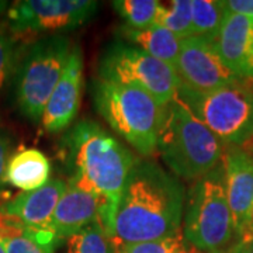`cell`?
<instances>
[{
  "mask_svg": "<svg viewBox=\"0 0 253 253\" xmlns=\"http://www.w3.org/2000/svg\"><path fill=\"white\" fill-rule=\"evenodd\" d=\"M186 190L159 163L136 159L126 177L114 222L116 245L158 241L180 232Z\"/></svg>",
  "mask_w": 253,
  "mask_h": 253,
  "instance_id": "1",
  "label": "cell"
},
{
  "mask_svg": "<svg viewBox=\"0 0 253 253\" xmlns=\"http://www.w3.org/2000/svg\"><path fill=\"white\" fill-rule=\"evenodd\" d=\"M63 165L106 204L103 226L114 239V222L126 177L136 158L99 123L81 120L59 144Z\"/></svg>",
  "mask_w": 253,
  "mask_h": 253,
  "instance_id": "2",
  "label": "cell"
},
{
  "mask_svg": "<svg viewBox=\"0 0 253 253\" xmlns=\"http://www.w3.org/2000/svg\"><path fill=\"white\" fill-rule=\"evenodd\" d=\"M224 146L177 97L163 106L158 152L176 177L196 181L212 172L224 161Z\"/></svg>",
  "mask_w": 253,
  "mask_h": 253,
  "instance_id": "3",
  "label": "cell"
},
{
  "mask_svg": "<svg viewBox=\"0 0 253 253\" xmlns=\"http://www.w3.org/2000/svg\"><path fill=\"white\" fill-rule=\"evenodd\" d=\"M183 238L199 253H229L238 244L222 163L190 187Z\"/></svg>",
  "mask_w": 253,
  "mask_h": 253,
  "instance_id": "4",
  "label": "cell"
},
{
  "mask_svg": "<svg viewBox=\"0 0 253 253\" xmlns=\"http://www.w3.org/2000/svg\"><path fill=\"white\" fill-rule=\"evenodd\" d=\"M94 109L118 135L144 156L158 149L163 107L138 87L96 79L91 83Z\"/></svg>",
  "mask_w": 253,
  "mask_h": 253,
  "instance_id": "5",
  "label": "cell"
},
{
  "mask_svg": "<svg viewBox=\"0 0 253 253\" xmlns=\"http://www.w3.org/2000/svg\"><path fill=\"white\" fill-rule=\"evenodd\" d=\"M72 49L66 36H46L33 42L18 58L13 82L14 101L18 111L31 123H41Z\"/></svg>",
  "mask_w": 253,
  "mask_h": 253,
  "instance_id": "6",
  "label": "cell"
},
{
  "mask_svg": "<svg viewBox=\"0 0 253 253\" xmlns=\"http://www.w3.org/2000/svg\"><path fill=\"white\" fill-rule=\"evenodd\" d=\"M177 99L224 145L242 148L253 138V90L241 82L210 91L180 83Z\"/></svg>",
  "mask_w": 253,
  "mask_h": 253,
  "instance_id": "7",
  "label": "cell"
},
{
  "mask_svg": "<svg viewBox=\"0 0 253 253\" xmlns=\"http://www.w3.org/2000/svg\"><path fill=\"white\" fill-rule=\"evenodd\" d=\"M97 78L138 87L162 107L177 97L180 86L177 72L170 65L124 41H116L106 48L99 61Z\"/></svg>",
  "mask_w": 253,
  "mask_h": 253,
  "instance_id": "8",
  "label": "cell"
},
{
  "mask_svg": "<svg viewBox=\"0 0 253 253\" xmlns=\"http://www.w3.org/2000/svg\"><path fill=\"white\" fill-rule=\"evenodd\" d=\"M99 7L91 0H24L7 13V30L13 36H36L72 31L89 21Z\"/></svg>",
  "mask_w": 253,
  "mask_h": 253,
  "instance_id": "9",
  "label": "cell"
},
{
  "mask_svg": "<svg viewBox=\"0 0 253 253\" xmlns=\"http://www.w3.org/2000/svg\"><path fill=\"white\" fill-rule=\"evenodd\" d=\"M176 72L181 84L197 91H210L241 82L219 59L207 40L187 37L181 40Z\"/></svg>",
  "mask_w": 253,
  "mask_h": 253,
  "instance_id": "10",
  "label": "cell"
},
{
  "mask_svg": "<svg viewBox=\"0 0 253 253\" xmlns=\"http://www.w3.org/2000/svg\"><path fill=\"white\" fill-rule=\"evenodd\" d=\"M106 204L99 194L75 177L66 180V190L55 208L51 229L58 238L69 239L93 222L104 221Z\"/></svg>",
  "mask_w": 253,
  "mask_h": 253,
  "instance_id": "11",
  "label": "cell"
},
{
  "mask_svg": "<svg viewBox=\"0 0 253 253\" xmlns=\"http://www.w3.org/2000/svg\"><path fill=\"white\" fill-rule=\"evenodd\" d=\"M83 91V54L79 45L73 46L68 65L55 90L46 103L41 126L48 134L68 129L78 116Z\"/></svg>",
  "mask_w": 253,
  "mask_h": 253,
  "instance_id": "12",
  "label": "cell"
},
{
  "mask_svg": "<svg viewBox=\"0 0 253 253\" xmlns=\"http://www.w3.org/2000/svg\"><path fill=\"white\" fill-rule=\"evenodd\" d=\"M224 173L228 204L236 235H241L253 208V158L244 148L228 146L224 155Z\"/></svg>",
  "mask_w": 253,
  "mask_h": 253,
  "instance_id": "13",
  "label": "cell"
},
{
  "mask_svg": "<svg viewBox=\"0 0 253 253\" xmlns=\"http://www.w3.org/2000/svg\"><path fill=\"white\" fill-rule=\"evenodd\" d=\"M65 190L66 181L51 179L41 189L21 193L13 200L6 201L0 207V211L31 229L52 232L51 221Z\"/></svg>",
  "mask_w": 253,
  "mask_h": 253,
  "instance_id": "14",
  "label": "cell"
},
{
  "mask_svg": "<svg viewBox=\"0 0 253 253\" xmlns=\"http://www.w3.org/2000/svg\"><path fill=\"white\" fill-rule=\"evenodd\" d=\"M253 41V18L228 13L210 42L219 59L239 79L248 78V58Z\"/></svg>",
  "mask_w": 253,
  "mask_h": 253,
  "instance_id": "15",
  "label": "cell"
},
{
  "mask_svg": "<svg viewBox=\"0 0 253 253\" xmlns=\"http://www.w3.org/2000/svg\"><path fill=\"white\" fill-rule=\"evenodd\" d=\"M51 162L37 148H20L10 156L4 180L24 193L41 189L49 181Z\"/></svg>",
  "mask_w": 253,
  "mask_h": 253,
  "instance_id": "16",
  "label": "cell"
},
{
  "mask_svg": "<svg viewBox=\"0 0 253 253\" xmlns=\"http://www.w3.org/2000/svg\"><path fill=\"white\" fill-rule=\"evenodd\" d=\"M0 241L6 253H54V232L31 229L0 211Z\"/></svg>",
  "mask_w": 253,
  "mask_h": 253,
  "instance_id": "17",
  "label": "cell"
},
{
  "mask_svg": "<svg viewBox=\"0 0 253 253\" xmlns=\"http://www.w3.org/2000/svg\"><path fill=\"white\" fill-rule=\"evenodd\" d=\"M118 33L121 38L126 40V44L144 49L146 54L152 55L156 59L170 65L176 71V65L180 54L181 40L169 30L159 24L146 30H132L123 26L120 27Z\"/></svg>",
  "mask_w": 253,
  "mask_h": 253,
  "instance_id": "18",
  "label": "cell"
},
{
  "mask_svg": "<svg viewBox=\"0 0 253 253\" xmlns=\"http://www.w3.org/2000/svg\"><path fill=\"white\" fill-rule=\"evenodd\" d=\"M113 7L126 21V27L146 30L156 26L162 14L163 6L156 0H116Z\"/></svg>",
  "mask_w": 253,
  "mask_h": 253,
  "instance_id": "19",
  "label": "cell"
},
{
  "mask_svg": "<svg viewBox=\"0 0 253 253\" xmlns=\"http://www.w3.org/2000/svg\"><path fill=\"white\" fill-rule=\"evenodd\" d=\"M68 253H117V245L97 221L68 239Z\"/></svg>",
  "mask_w": 253,
  "mask_h": 253,
  "instance_id": "20",
  "label": "cell"
},
{
  "mask_svg": "<svg viewBox=\"0 0 253 253\" xmlns=\"http://www.w3.org/2000/svg\"><path fill=\"white\" fill-rule=\"evenodd\" d=\"M225 9L219 0H193V36L211 42L219 31Z\"/></svg>",
  "mask_w": 253,
  "mask_h": 253,
  "instance_id": "21",
  "label": "cell"
},
{
  "mask_svg": "<svg viewBox=\"0 0 253 253\" xmlns=\"http://www.w3.org/2000/svg\"><path fill=\"white\" fill-rule=\"evenodd\" d=\"M158 24L180 40L193 36V0L170 1V6L163 9Z\"/></svg>",
  "mask_w": 253,
  "mask_h": 253,
  "instance_id": "22",
  "label": "cell"
},
{
  "mask_svg": "<svg viewBox=\"0 0 253 253\" xmlns=\"http://www.w3.org/2000/svg\"><path fill=\"white\" fill-rule=\"evenodd\" d=\"M18 63V49L14 37L9 30L0 27V93L11 76H14Z\"/></svg>",
  "mask_w": 253,
  "mask_h": 253,
  "instance_id": "23",
  "label": "cell"
},
{
  "mask_svg": "<svg viewBox=\"0 0 253 253\" xmlns=\"http://www.w3.org/2000/svg\"><path fill=\"white\" fill-rule=\"evenodd\" d=\"M184 244L183 234L168 236L158 241L139 242V244L118 245L117 253H174Z\"/></svg>",
  "mask_w": 253,
  "mask_h": 253,
  "instance_id": "24",
  "label": "cell"
},
{
  "mask_svg": "<svg viewBox=\"0 0 253 253\" xmlns=\"http://www.w3.org/2000/svg\"><path fill=\"white\" fill-rule=\"evenodd\" d=\"M10 152H11V138L9 134L4 131V128L0 126V193L4 186V172H6V166L10 159Z\"/></svg>",
  "mask_w": 253,
  "mask_h": 253,
  "instance_id": "25",
  "label": "cell"
},
{
  "mask_svg": "<svg viewBox=\"0 0 253 253\" xmlns=\"http://www.w3.org/2000/svg\"><path fill=\"white\" fill-rule=\"evenodd\" d=\"M222 4L228 13H235L253 18V0H226L222 1Z\"/></svg>",
  "mask_w": 253,
  "mask_h": 253,
  "instance_id": "26",
  "label": "cell"
},
{
  "mask_svg": "<svg viewBox=\"0 0 253 253\" xmlns=\"http://www.w3.org/2000/svg\"><path fill=\"white\" fill-rule=\"evenodd\" d=\"M253 241V208L252 212H251V217L249 221L245 226V229L241 232V235L238 236V244H248V242H252Z\"/></svg>",
  "mask_w": 253,
  "mask_h": 253,
  "instance_id": "27",
  "label": "cell"
},
{
  "mask_svg": "<svg viewBox=\"0 0 253 253\" xmlns=\"http://www.w3.org/2000/svg\"><path fill=\"white\" fill-rule=\"evenodd\" d=\"M229 253H253V241L248 244H236Z\"/></svg>",
  "mask_w": 253,
  "mask_h": 253,
  "instance_id": "28",
  "label": "cell"
},
{
  "mask_svg": "<svg viewBox=\"0 0 253 253\" xmlns=\"http://www.w3.org/2000/svg\"><path fill=\"white\" fill-rule=\"evenodd\" d=\"M248 76H253V41L252 45H251L249 58H248Z\"/></svg>",
  "mask_w": 253,
  "mask_h": 253,
  "instance_id": "29",
  "label": "cell"
},
{
  "mask_svg": "<svg viewBox=\"0 0 253 253\" xmlns=\"http://www.w3.org/2000/svg\"><path fill=\"white\" fill-rule=\"evenodd\" d=\"M174 253H199V252H196L193 248H190L189 245L184 242V244L181 245L180 248H179V249H177Z\"/></svg>",
  "mask_w": 253,
  "mask_h": 253,
  "instance_id": "30",
  "label": "cell"
},
{
  "mask_svg": "<svg viewBox=\"0 0 253 253\" xmlns=\"http://www.w3.org/2000/svg\"><path fill=\"white\" fill-rule=\"evenodd\" d=\"M248 145H249V151H248V152L252 155V158H253V138L251 139V142H249Z\"/></svg>",
  "mask_w": 253,
  "mask_h": 253,
  "instance_id": "31",
  "label": "cell"
},
{
  "mask_svg": "<svg viewBox=\"0 0 253 253\" xmlns=\"http://www.w3.org/2000/svg\"><path fill=\"white\" fill-rule=\"evenodd\" d=\"M0 253H6L4 252V248H3V245H1V241H0Z\"/></svg>",
  "mask_w": 253,
  "mask_h": 253,
  "instance_id": "32",
  "label": "cell"
}]
</instances>
